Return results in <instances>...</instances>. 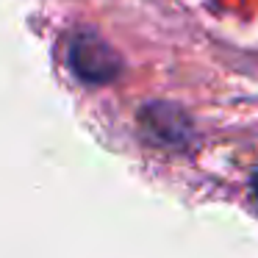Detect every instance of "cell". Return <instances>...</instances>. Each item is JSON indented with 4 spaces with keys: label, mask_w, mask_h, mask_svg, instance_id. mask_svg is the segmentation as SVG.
Here are the masks:
<instances>
[{
    "label": "cell",
    "mask_w": 258,
    "mask_h": 258,
    "mask_svg": "<svg viewBox=\"0 0 258 258\" xmlns=\"http://www.w3.org/2000/svg\"><path fill=\"white\" fill-rule=\"evenodd\" d=\"M67 58L73 73L86 84H108L122 70V61L114 53V47L92 31H78L70 39Z\"/></svg>",
    "instance_id": "1"
},
{
    "label": "cell",
    "mask_w": 258,
    "mask_h": 258,
    "mask_svg": "<svg viewBox=\"0 0 258 258\" xmlns=\"http://www.w3.org/2000/svg\"><path fill=\"white\" fill-rule=\"evenodd\" d=\"M252 195H255V203H258V172H255V178H252Z\"/></svg>",
    "instance_id": "2"
}]
</instances>
